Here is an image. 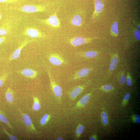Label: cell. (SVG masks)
<instances>
[{
	"instance_id": "e0dca14e",
	"label": "cell",
	"mask_w": 140,
	"mask_h": 140,
	"mask_svg": "<svg viewBox=\"0 0 140 140\" xmlns=\"http://www.w3.org/2000/svg\"><path fill=\"white\" fill-rule=\"evenodd\" d=\"M119 33L118 23L115 22L112 24L111 29V34L112 36L117 37Z\"/></svg>"
},
{
	"instance_id": "ffe728a7",
	"label": "cell",
	"mask_w": 140,
	"mask_h": 140,
	"mask_svg": "<svg viewBox=\"0 0 140 140\" xmlns=\"http://www.w3.org/2000/svg\"><path fill=\"white\" fill-rule=\"evenodd\" d=\"M0 121L6 124L11 129H13L12 126L8 121L5 115L3 112L1 110H0Z\"/></svg>"
},
{
	"instance_id": "2e32d148",
	"label": "cell",
	"mask_w": 140,
	"mask_h": 140,
	"mask_svg": "<svg viewBox=\"0 0 140 140\" xmlns=\"http://www.w3.org/2000/svg\"><path fill=\"white\" fill-rule=\"evenodd\" d=\"M82 19L81 16L78 14L76 15L73 17L71 20V23L74 26H80L81 25Z\"/></svg>"
},
{
	"instance_id": "d590c367",
	"label": "cell",
	"mask_w": 140,
	"mask_h": 140,
	"mask_svg": "<svg viewBox=\"0 0 140 140\" xmlns=\"http://www.w3.org/2000/svg\"><path fill=\"white\" fill-rule=\"evenodd\" d=\"M57 140H63V138L61 137H59L57 139Z\"/></svg>"
},
{
	"instance_id": "7a4b0ae2",
	"label": "cell",
	"mask_w": 140,
	"mask_h": 140,
	"mask_svg": "<svg viewBox=\"0 0 140 140\" xmlns=\"http://www.w3.org/2000/svg\"><path fill=\"white\" fill-rule=\"evenodd\" d=\"M59 8H58L54 14L47 19H37V20L42 23L55 29H58L61 26L60 21L57 16V12Z\"/></svg>"
},
{
	"instance_id": "f1b7e54d",
	"label": "cell",
	"mask_w": 140,
	"mask_h": 140,
	"mask_svg": "<svg viewBox=\"0 0 140 140\" xmlns=\"http://www.w3.org/2000/svg\"><path fill=\"white\" fill-rule=\"evenodd\" d=\"M132 121L134 123L139 124L140 123V116L138 115H133L131 117Z\"/></svg>"
},
{
	"instance_id": "44dd1931",
	"label": "cell",
	"mask_w": 140,
	"mask_h": 140,
	"mask_svg": "<svg viewBox=\"0 0 140 140\" xmlns=\"http://www.w3.org/2000/svg\"><path fill=\"white\" fill-rule=\"evenodd\" d=\"M34 104L33 106V109L35 111H38L40 109L41 106L38 99L36 97H33Z\"/></svg>"
},
{
	"instance_id": "cb8c5ba5",
	"label": "cell",
	"mask_w": 140,
	"mask_h": 140,
	"mask_svg": "<svg viewBox=\"0 0 140 140\" xmlns=\"http://www.w3.org/2000/svg\"><path fill=\"white\" fill-rule=\"evenodd\" d=\"M51 118L50 115L46 114L41 118L40 120V124L42 126L45 125L50 120Z\"/></svg>"
},
{
	"instance_id": "1f68e13d",
	"label": "cell",
	"mask_w": 140,
	"mask_h": 140,
	"mask_svg": "<svg viewBox=\"0 0 140 140\" xmlns=\"http://www.w3.org/2000/svg\"><path fill=\"white\" fill-rule=\"evenodd\" d=\"M22 1H23V0H0V3H14Z\"/></svg>"
},
{
	"instance_id": "7c38bea8",
	"label": "cell",
	"mask_w": 140,
	"mask_h": 140,
	"mask_svg": "<svg viewBox=\"0 0 140 140\" xmlns=\"http://www.w3.org/2000/svg\"><path fill=\"white\" fill-rule=\"evenodd\" d=\"M94 4L95 9L91 17L92 19L95 18L101 12L104 6L101 0H95Z\"/></svg>"
},
{
	"instance_id": "e575fe53",
	"label": "cell",
	"mask_w": 140,
	"mask_h": 140,
	"mask_svg": "<svg viewBox=\"0 0 140 140\" xmlns=\"http://www.w3.org/2000/svg\"><path fill=\"white\" fill-rule=\"evenodd\" d=\"M97 139V136L96 134L94 135L89 138V140H96Z\"/></svg>"
},
{
	"instance_id": "484cf974",
	"label": "cell",
	"mask_w": 140,
	"mask_h": 140,
	"mask_svg": "<svg viewBox=\"0 0 140 140\" xmlns=\"http://www.w3.org/2000/svg\"><path fill=\"white\" fill-rule=\"evenodd\" d=\"M101 120L103 125L106 126L108 123V120L107 113L104 111L102 113L101 115Z\"/></svg>"
},
{
	"instance_id": "ba28073f",
	"label": "cell",
	"mask_w": 140,
	"mask_h": 140,
	"mask_svg": "<svg viewBox=\"0 0 140 140\" xmlns=\"http://www.w3.org/2000/svg\"><path fill=\"white\" fill-rule=\"evenodd\" d=\"M36 41L37 40L36 39H33L31 40H25L23 41L20 46L11 55L9 59V61L10 62L20 57L22 49L28 44Z\"/></svg>"
},
{
	"instance_id": "4316f807",
	"label": "cell",
	"mask_w": 140,
	"mask_h": 140,
	"mask_svg": "<svg viewBox=\"0 0 140 140\" xmlns=\"http://www.w3.org/2000/svg\"><path fill=\"white\" fill-rule=\"evenodd\" d=\"M9 73H6L0 76V88L2 87L7 80Z\"/></svg>"
},
{
	"instance_id": "8d00e7d4",
	"label": "cell",
	"mask_w": 140,
	"mask_h": 140,
	"mask_svg": "<svg viewBox=\"0 0 140 140\" xmlns=\"http://www.w3.org/2000/svg\"><path fill=\"white\" fill-rule=\"evenodd\" d=\"M2 16L1 13H0V20H1L2 19Z\"/></svg>"
},
{
	"instance_id": "836d02e7",
	"label": "cell",
	"mask_w": 140,
	"mask_h": 140,
	"mask_svg": "<svg viewBox=\"0 0 140 140\" xmlns=\"http://www.w3.org/2000/svg\"><path fill=\"white\" fill-rule=\"evenodd\" d=\"M6 39V37L5 36L0 37V45L4 42Z\"/></svg>"
},
{
	"instance_id": "277c9868",
	"label": "cell",
	"mask_w": 140,
	"mask_h": 140,
	"mask_svg": "<svg viewBox=\"0 0 140 140\" xmlns=\"http://www.w3.org/2000/svg\"><path fill=\"white\" fill-rule=\"evenodd\" d=\"M97 38L96 37L87 38L77 37L70 39L68 42L72 46L74 47H77L90 43Z\"/></svg>"
},
{
	"instance_id": "d4e9b609",
	"label": "cell",
	"mask_w": 140,
	"mask_h": 140,
	"mask_svg": "<svg viewBox=\"0 0 140 140\" xmlns=\"http://www.w3.org/2000/svg\"><path fill=\"white\" fill-rule=\"evenodd\" d=\"M85 130V127L82 125L79 124L76 131L77 137L79 138Z\"/></svg>"
},
{
	"instance_id": "30bf717a",
	"label": "cell",
	"mask_w": 140,
	"mask_h": 140,
	"mask_svg": "<svg viewBox=\"0 0 140 140\" xmlns=\"http://www.w3.org/2000/svg\"><path fill=\"white\" fill-rule=\"evenodd\" d=\"M92 69L89 68H85L77 71L72 76L71 80H76L87 76Z\"/></svg>"
},
{
	"instance_id": "74e56055",
	"label": "cell",
	"mask_w": 140,
	"mask_h": 140,
	"mask_svg": "<svg viewBox=\"0 0 140 140\" xmlns=\"http://www.w3.org/2000/svg\"><path fill=\"white\" fill-rule=\"evenodd\" d=\"M138 30H139L140 31V25H139L138 26Z\"/></svg>"
},
{
	"instance_id": "f546056e",
	"label": "cell",
	"mask_w": 140,
	"mask_h": 140,
	"mask_svg": "<svg viewBox=\"0 0 140 140\" xmlns=\"http://www.w3.org/2000/svg\"><path fill=\"white\" fill-rule=\"evenodd\" d=\"M130 97V94L128 93L125 96L122 103V105L125 106L127 104Z\"/></svg>"
},
{
	"instance_id": "5b68a950",
	"label": "cell",
	"mask_w": 140,
	"mask_h": 140,
	"mask_svg": "<svg viewBox=\"0 0 140 140\" xmlns=\"http://www.w3.org/2000/svg\"><path fill=\"white\" fill-rule=\"evenodd\" d=\"M19 111L21 116L23 122L28 130L32 133L37 134V130L30 116L27 114L23 113L20 109Z\"/></svg>"
},
{
	"instance_id": "3957f363",
	"label": "cell",
	"mask_w": 140,
	"mask_h": 140,
	"mask_svg": "<svg viewBox=\"0 0 140 140\" xmlns=\"http://www.w3.org/2000/svg\"><path fill=\"white\" fill-rule=\"evenodd\" d=\"M24 35L33 38H44L46 35L40 31L33 27H26L23 33Z\"/></svg>"
},
{
	"instance_id": "4fadbf2b",
	"label": "cell",
	"mask_w": 140,
	"mask_h": 140,
	"mask_svg": "<svg viewBox=\"0 0 140 140\" xmlns=\"http://www.w3.org/2000/svg\"><path fill=\"white\" fill-rule=\"evenodd\" d=\"M17 72L26 77L32 79L35 78L38 74L37 71L30 69H26Z\"/></svg>"
},
{
	"instance_id": "6da1fadb",
	"label": "cell",
	"mask_w": 140,
	"mask_h": 140,
	"mask_svg": "<svg viewBox=\"0 0 140 140\" xmlns=\"http://www.w3.org/2000/svg\"><path fill=\"white\" fill-rule=\"evenodd\" d=\"M14 9L22 12L30 13L45 12L46 10V7L41 5H27L18 7H15Z\"/></svg>"
},
{
	"instance_id": "4dcf8cb0",
	"label": "cell",
	"mask_w": 140,
	"mask_h": 140,
	"mask_svg": "<svg viewBox=\"0 0 140 140\" xmlns=\"http://www.w3.org/2000/svg\"><path fill=\"white\" fill-rule=\"evenodd\" d=\"M4 132L8 136L11 140H17L18 139L15 136L13 135L8 132L4 127L3 128Z\"/></svg>"
},
{
	"instance_id": "9c48e42d",
	"label": "cell",
	"mask_w": 140,
	"mask_h": 140,
	"mask_svg": "<svg viewBox=\"0 0 140 140\" xmlns=\"http://www.w3.org/2000/svg\"><path fill=\"white\" fill-rule=\"evenodd\" d=\"M48 74L53 92L56 97L60 100L63 94L62 89L60 86L58 85L57 83L53 80L49 70L48 71Z\"/></svg>"
},
{
	"instance_id": "603a6c76",
	"label": "cell",
	"mask_w": 140,
	"mask_h": 140,
	"mask_svg": "<svg viewBox=\"0 0 140 140\" xmlns=\"http://www.w3.org/2000/svg\"><path fill=\"white\" fill-rule=\"evenodd\" d=\"M99 89L104 92H108L114 90V88L113 86L107 85L101 87Z\"/></svg>"
},
{
	"instance_id": "83f0119b",
	"label": "cell",
	"mask_w": 140,
	"mask_h": 140,
	"mask_svg": "<svg viewBox=\"0 0 140 140\" xmlns=\"http://www.w3.org/2000/svg\"><path fill=\"white\" fill-rule=\"evenodd\" d=\"M126 82L128 86L131 87L132 86L133 83L132 79L130 73L129 72H128L127 73Z\"/></svg>"
},
{
	"instance_id": "ac0fdd59",
	"label": "cell",
	"mask_w": 140,
	"mask_h": 140,
	"mask_svg": "<svg viewBox=\"0 0 140 140\" xmlns=\"http://www.w3.org/2000/svg\"><path fill=\"white\" fill-rule=\"evenodd\" d=\"M13 92L10 88H7L6 93V98L7 101L10 103H12L14 100Z\"/></svg>"
},
{
	"instance_id": "7402d4cb",
	"label": "cell",
	"mask_w": 140,
	"mask_h": 140,
	"mask_svg": "<svg viewBox=\"0 0 140 140\" xmlns=\"http://www.w3.org/2000/svg\"><path fill=\"white\" fill-rule=\"evenodd\" d=\"M119 81L121 85H124L126 82V76L124 71H122L118 75Z\"/></svg>"
},
{
	"instance_id": "8992f818",
	"label": "cell",
	"mask_w": 140,
	"mask_h": 140,
	"mask_svg": "<svg viewBox=\"0 0 140 140\" xmlns=\"http://www.w3.org/2000/svg\"><path fill=\"white\" fill-rule=\"evenodd\" d=\"M50 62L55 66H60L68 63V61L61 55L57 53L50 54L49 57Z\"/></svg>"
},
{
	"instance_id": "d6a6232c",
	"label": "cell",
	"mask_w": 140,
	"mask_h": 140,
	"mask_svg": "<svg viewBox=\"0 0 140 140\" xmlns=\"http://www.w3.org/2000/svg\"><path fill=\"white\" fill-rule=\"evenodd\" d=\"M134 36L135 39L137 41L140 40V32L139 30H136L134 32Z\"/></svg>"
},
{
	"instance_id": "9a60e30c",
	"label": "cell",
	"mask_w": 140,
	"mask_h": 140,
	"mask_svg": "<svg viewBox=\"0 0 140 140\" xmlns=\"http://www.w3.org/2000/svg\"><path fill=\"white\" fill-rule=\"evenodd\" d=\"M119 61V55L116 53L112 55L110 63L109 70L111 72L114 71L116 68Z\"/></svg>"
},
{
	"instance_id": "52a82bcc",
	"label": "cell",
	"mask_w": 140,
	"mask_h": 140,
	"mask_svg": "<svg viewBox=\"0 0 140 140\" xmlns=\"http://www.w3.org/2000/svg\"><path fill=\"white\" fill-rule=\"evenodd\" d=\"M91 81H88L83 85L78 86L73 89L68 93L69 96L71 99L74 100L89 85Z\"/></svg>"
},
{
	"instance_id": "8fae6325",
	"label": "cell",
	"mask_w": 140,
	"mask_h": 140,
	"mask_svg": "<svg viewBox=\"0 0 140 140\" xmlns=\"http://www.w3.org/2000/svg\"><path fill=\"white\" fill-rule=\"evenodd\" d=\"M94 91V89L91 92L82 97L77 103L73 108L74 109L81 108L85 107L89 101L91 95Z\"/></svg>"
},
{
	"instance_id": "d6986e66",
	"label": "cell",
	"mask_w": 140,
	"mask_h": 140,
	"mask_svg": "<svg viewBox=\"0 0 140 140\" xmlns=\"http://www.w3.org/2000/svg\"><path fill=\"white\" fill-rule=\"evenodd\" d=\"M11 28L10 26L8 24L4 25L0 27V36H4L8 34Z\"/></svg>"
},
{
	"instance_id": "5bb4252c",
	"label": "cell",
	"mask_w": 140,
	"mask_h": 140,
	"mask_svg": "<svg viewBox=\"0 0 140 140\" xmlns=\"http://www.w3.org/2000/svg\"><path fill=\"white\" fill-rule=\"evenodd\" d=\"M77 55L79 57L88 58H93L97 57L98 52L95 51L80 52L76 53Z\"/></svg>"
}]
</instances>
